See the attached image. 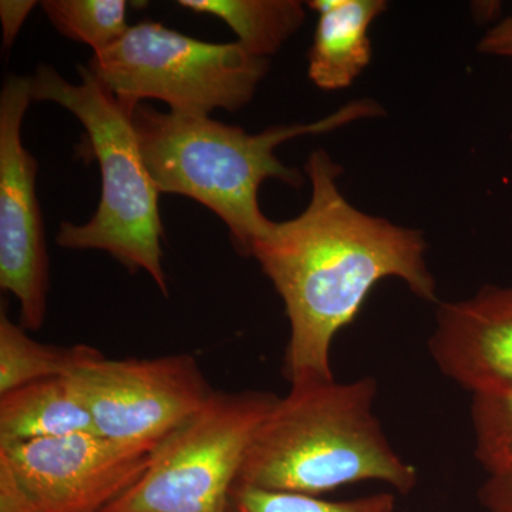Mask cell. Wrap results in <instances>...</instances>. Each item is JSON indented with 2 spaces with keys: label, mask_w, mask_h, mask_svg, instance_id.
I'll return each instance as SVG.
<instances>
[{
  "label": "cell",
  "mask_w": 512,
  "mask_h": 512,
  "mask_svg": "<svg viewBox=\"0 0 512 512\" xmlns=\"http://www.w3.org/2000/svg\"><path fill=\"white\" fill-rule=\"evenodd\" d=\"M305 174L308 207L272 222L251 251L284 301L291 329L284 373L291 386L333 380V339L383 279H400L417 298L439 301L420 231L353 207L339 188L342 165L328 151H313Z\"/></svg>",
  "instance_id": "6da1fadb"
},
{
  "label": "cell",
  "mask_w": 512,
  "mask_h": 512,
  "mask_svg": "<svg viewBox=\"0 0 512 512\" xmlns=\"http://www.w3.org/2000/svg\"><path fill=\"white\" fill-rule=\"evenodd\" d=\"M372 99L350 101L323 119L308 124L275 126L259 134L227 126L210 116L161 113L138 104L133 124L147 170L158 191L201 202L227 224L234 247L251 256L272 222L262 214L258 192L266 180L301 188L302 174L286 167L275 150L285 141L325 134L357 120L383 116Z\"/></svg>",
  "instance_id": "7a4b0ae2"
},
{
  "label": "cell",
  "mask_w": 512,
  "mask_h": 512,
  "mask_svg": "<svg viewBox=\"0 0 512 512\" xmlns=\"http://www.w3.org/2000/svg\"><path fill=\"white\" fill-rule=\"evenodd\" d=\"M373 377L292 384L256 429L235 485L315 495L360 481L412 493L416 467L394 451L373 409Z\"/></svg>",
  "instance_id": "3957f363"
},
{
  "label": "cell",
  "mask_w": 512,
  "mask_h": 512,
  "mask_svg": "<svg viewBox=\"0 0 512 512\" xmlns=\"http://www.w3.org/2000/svg\"><path fill=\"white\" fill-rule=\"evenodd\" d=\"M82 83L64 80L53 67H37L30 77L32 100L53 101L83 124L87 146L97 158L101 198L96 214L83 225L64 221L56 241L62 248L99 249L126 266L146 271L168 295L163 268V225L158 191L141 154L133 113L104 86L87 66H77Z\"/></svg>",
  "instance_id": "277c9868"
},
{
  "label": "cell",
  "mask_w": 512,
  "mask_h": 512,
  "mask_svg": "<svg viewBox=\"0 0 512 512\" xmlns=\"http://www.w3.org/2000/svg\"><path fill=\"white\" fill-rule=\"evenodd\" d=\"M269 63L238 42H204L143 22L94 53L87 67L131 113L141 100L156 99L173 113L210 116L215 109L234 113L247 106Z\"/></svg>",
  "instance_id": "5b68a950"
},
{
  "label": "cell",
  "mask_w": 512,
  "mask_h": 512,
  "mask_svg": "<svg viewBox=\"0 0 512 512\" xmlns=\"http://www.w3.org/2000/svg\"><path fill=\"white\" fill-rule=\"evenodd\" d=\"M278 397L212 392L167 434L143 476L101 512H229L249 444Z\"/></svg>",
  "instance_id": "8992f818"
},
{
  "label": "cell",
  "mask_w": 512,
  "mask_h": 512,
  "mask_svg": "<svg viewBox=\"0 0 512 512\" xmlns=\"http://www.w3.org/2000/svg\"><path fill=\"white\" fill-rule=\"evenodd\" d=\"M72 379L97 436L151 450L214 392L197 359L187 353L154 359L101 357Z\"/></svg>",
  "instance_id": "52a82bcc"
},
{
  "label": "cell",
  "mask_w": 512,
  "mask_h": 512,
  "mask_svg": "<svg viewBox=\"0 0 512 512\" xmlns=\"http://www.w3.org/2000/svg\"><path fill=\"white\" fill-rule=\"evenodd\" d=\"M153 450L94 433L0 446L32 512H101L143 476Z\"/></svg>",
  "instance_id": "ba28073f"
},
{
  "label": "cell",
  "mask_w": 512,
  "mask_h": 512,
  "mask_svg": "<svg viewBox=\"0 0 512 512\" xmlns=\"http://www.w3.org/2000/svg\"><path fill=\"white\" fill-rule=\"evenodd\" d=\"M30 77L9 74L0 94V288L20 303V325L45 322L49 258L36 195L37 161L22 143Z\"/></svg>",
  "instance_id": "9c48e42d"
},
{
  "label": "cell",
  "mask_w": 512,
  "mask_h": 512,
  "mask_svg": "<svg viewBox=\"0 0 512 512\" xmlns=\"http://www.w3.org/2000/svg\"><path fill=\"white\" fill-rule=\"evenodd\" d=\"M429 352L440 372L471 394L512 389V286L440 302Z\"/></svg>",
  "instance_id": "30bf717a"
},
{
  "label": "cell",
  "mask_w": 512,
  "mask_h": 512,
  "mask_svg": "<svg viewBox=\"0 0 512 512\" xmlns=\"http://www.w3.org/2000/svg\"><path fill=\"white\" fill-rule=\"evenodd\" d=\"M318 26L309 50L308 76L326 92L348 89L372 60V23L386 12V0H312Z\"/></svg>",
  "instance_id": "8fae6325"
},
{
  "label": "cell",
  "mask_w": 512,
  "mask_h": 512,
  "mask_svg": "<svg viewBox=\"0 0 512 512\" xmlns=\"http://www.w3.org/2000/svg\"><path fill=\"white\" fill-rule=\"evenodd\" d=\"M94 433L72 376L40 380L0 394V446Z\"/></svg>",
  "instance_id": "7c38bea8"
},
{
  "label": "cell",
  "mask_w": 512,
  "mask_h": 512,
  "mask_svg": "<svg viewBox=\"0 0 512 512\" xmlns=\"http://www.w3.org/2000/svg\"><path fill=\"white\" fill-rule=\"evenodd\" d=\"M178 5L224 20L252 56L268 59L306 20L299 0H180Z\"/></svg>",
  "instance_id": "4fadbf2b"
},
{
  "label": "cell",
  "mask_w": 512,
  "mask_h": 512,
  "mask_svg": "<svg viewBox=\"0 0 512 512\" xmlns=\"http://www.w3.org/2000/svg\"><path fill=\"white\" fill-rule=\"evenodd\" d=\"M101 357L99 350L86 345L63 348L37 342L8 313L0 315V394L40 380L73 376Z\"/></svg>",
  "instance_id": "5bb4252c"
},
{
  "label": "cell",
  "mask_w": 512,
  "mask_h": 512,
  "mask_svg": "<svg viewBox=\"0 0 512 512\" xmlns=\"http://www.w3.org/2000/svg\"><path fill=\"white\" fill-rule=\"evenodd\" d=\"M47 18L62 35L103 52L126 35L127 2L124 0H46Z\"/></svg>",
  "instance_id": "9a60e30c"
},
{
  "label": "cell",
  "mask_w": 512,
  "mask_h": 512,
  "mask_svg": "<svg viewBox=\"0 0 512 512\" xmlns=\"http://www.w3.org/2000/svg\"><path fill=\"white\" fill-rule=\"evenodd\" d=\"M474 457L488 477L512 478V389L471 394Z\"/></svg>",
  "instance_id": "2e32d148"
},
{
  "label": "cell",
  "mask_w": 512,
  "mask_h": 512,
  "mask_svg": "<svg viewBox=\"0 0 512 512\" xmlns=\"http://www.w3.org/2000/svg\"><path fill=\"white\" fill-rule=\"evenodd\" d=\"M396 495L377 493L349 501L235 485L229 512H394Z\"/></svg>",
  "instance_id": "e0dca14e"
},
{
  "label": "cell",
  "mask_w": 512,
  "mask_h": 512,
  "mask_svg": "<svg viewBox=\"0 0 512 512\" xmlns=\"http://www.w3.org/2000/svg\"><path fill=\"white\" fill-rule=\"evenodd\" d=\"M478 501L488 512H512V478L487 477L478 490Z\"/></svg>",
  "instance_id": "ac0fdd59"
},
{
  "label": "cell",
  "mask_w": 512,
  "mask_h": 512,
  "mask_svg": "<svg viewBox=\"0 0 512 512\" xmlns=\"http://www.w3.org/2000/svg\"><path fill=\"white\" fill-rule=\"evenodd\" d=\"M37 5L36 2L28 0H2L0 2V20L3 26V45L12 46L18 36L23 22L28 18L29 13Z\"/></svg>",
  "instance_id": "d6986e66"
},
{
  "label": "cell",
  "mask_w": 512,
  "mask_h": 512,
  "mask_svg": "<svg viewBox=\"0 0 512 512\" xmlns=\"http://www.w3.org/2000/svg\"><path fill=\"white\" fill-rule=\"evenodd\" d=\"M478 50L484 55L512 59V16L501 20L493 29L488 30L478 43Z\"/></svg>",
  "instance_id": "ffe728a7"
},
{
  "label": "cell",
  "mask_w": 512,
  "mask_h": 512,
  "mask_svg": "<svg viewBox=\"0 0 512 512\" xmlns=\"http://www.w3.org/2000/svg\"><path fill=\"white\" fill-rule=\"evenodd\" d=\"M0 512H32L5 468L0 467Z\"/></svg>",
  "instance_id": "44dd1931"
}]
</instances>
